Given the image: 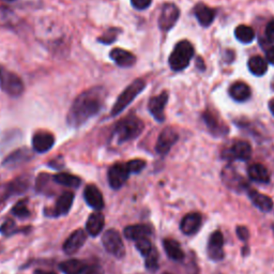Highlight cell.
Returning a JSON list of instances; mask_svg holds the SVG:
<instances>
[{
    "label": "cell",
    "instance_id": "cell-1",
    "mask_svg": "<svg viewBox=\"0 0 274 274\" xmlns=\"http://www.w3.org/2000/svg\"><path fill=\"white\" fill-rule=\"evenodd\" d=\"M106 95V89L101 86L92 87L80 93L70 108L68 123L73 127L85 124L89 119L100 113Z\"/></svg>",
    "mask_w": 274,
    "mask_h": 274
},
{
    "label": "cell",
    "instance_id": "cell-2",
    "mask_svg": "<svg viewBox=\"0 0 274 274\" xmlns=\"http://www.w3.org/2000/svg\"><path fill=\"white\" fill-rule=\"evenodd\" d=\"M144 127L145 125L143 121L136 116L131 115V116L120 120L116 124L113 132V137L118 144L129 142L141 135Z\"/></svg>",
    "mask_w": 274,
    "mask_h": 274
},
{
    "label": "cell",
    "instance_id": "cell-3",
    "mask_svg": "<svg viewBox=\"0 0 274 274\" xmlns=\"http://www.w3.org/2000/svg\"><path fill=\"white\" fill-rule=\"evenodd\" d=\"M194 56V47L189 41L183 40L177 43L174 50L169 56V66L176 72L182 71L189 67Z\"/></svg>",
    "mask_w": 274,
    "mask_h": 274
},
{
    "label": "cell",
    "instance_id": "cell-4",
    "mask_svg": "<svg viewBox=\"0 0 274 274\" xmlns=\"http://www.w3.org/2000/svg\"><path fill=\"white\" fill-rule=\"evenodd\" d=\"M145 87L146 82L141 78L134 80L132 84L127 86L122 91V93L119 95L116 103L114 104L112 110V116H117L121 112H123L125 108L132 103L134 99L144 90Z\"/></svg>",
    "mask_w": 274,
    "mask_h": 274
},
{
    "label": "cell",
    "instance_id": "cell-5",
    "mask_svg": "<svg viewBox=\"0 0 274 274\" xmlns=\"http://www.w3.org/2000/svg\"><path fill=\"white\" fill-rule=\"evenodd\" d=\"M0 87L10 97L17 98L24 92L22 79L14 73L0 67Z\"/></svg>",
    "mask_w": 274,
    "mask_h": 274
},
{
    "label": "cell",
    "instance_id": "cell-6",
    "mask_svg": "<svg viewBox=\"0 0 274 274\" xmlns=\"http://www.w3.org/2000/svg\"><path fill=\"white\" fill-rule=\"evenodd\" d=\"M102 243L106 252L116 258H122L125 255V247L120 234L115 229H108L102 237Z\"/></svg>",
    "mask_w": 274,
    "mask_h": 274
},
{
    "label": "cell",
    "instance_id": "cell-7",
    "mask_svg": "<svg viewBox=\"0 0 274 274\" xmlns=\"http://www.w3.org/2000/svg\"><path fill=\"white\" fill-rule=\"evenodd\" d=\"M180 11L174 3H165L158 17V27L163 31H169L179 20Z\"/></svg>",
    "mask_w": 274,
    "mask_h": 274
},
{
    "label": "cell",
    "instance_id": "cell-8",
    "mask_svg": "<svg viewBox=\"0 0 274 274\" xmlns=\"http://www.w3.org/2000/svg\"><path fill=\"white\" fill-rule=\"evenodd\" d=\"M179 135L178 133L173 129V127H165V129L160 133L158 135L157 142L156 145V150L158 155L165 156L167 155L171 147L177 143Z\"/></svg>",
    "mask_w": 274,
    "mask_h": 274
},
{
    "label": "cell",
    "instance_id": "cell-9",
    "mask_svg": "<svg viewBox=\"0 0 274 274\" xmlns=\"http://www.w3.org/2000/svg\"><path fill=\"white\" fill-rule=\"evenodd\" d=\"M130 171L127 169L126 164L117 163L108 170V183L112 189L119 190L126 182L130 176Z\"/></svg>",
    "mask_w": 274,
    "mask_h": 274
},
{
    "label": "cell",
    "instance_id": "cell-10",
    "mask_svg": "<svg viewBox=\"0 0 274 274\" xmlns=\"http://www.w3.org/2000/svg\"><path fill=\"white\" fill-rule=\"evenodd\" d=\"M223 157L228 160L247 161L252 157V146L244 141L237 142L231 148L223 152Z\"/></svg>",
    "mask_w": 274,
    "mask_h": 274
},
{
    "label": "cell",
    "instance_id": "cell-11",
    "mask_svg": "<svg viewBox=\"0 0 274 274\" xmlns=\"http://www.w3.org/2000/svg\"><path fill=\"white\" fill-rule=\"evenodd\" d=\"M224 237L221 232H214L209 238L207 254L209 258L214 261H220L224 258Z\"/></svg>",
    "mask_w": 274,
    "mask_h": 274
},
{
    "label": "cell",
    "instance_id": "cell-12",
    "mask_svg": "<svg viewBox=\"0 0 274 274\" xmlns=\"http://www.w3.org/2000/svg\"><path fill=\"white\" fill-rule=\"evenodd\" d=\"M168 102V93L166 91L162 92L161 94L156 95V97L151 98L148 104L149 112L151 113L152 116L155 117V119L158 122H163L165 120V115H164V110L165 106H166Z\"/></svg>",
    "mask_w": 274,
    "mask_h": 274
},
{
    "label": "cell",
    "instance_id": "cell-13",
    "mask_svg": "<svg viewBox=\"0 0 274 274\" xmlns=\"http://www.w3.org/2000/svg\"><path fill=\"white\" fill-rule=\"evenodd\" d=\"M55 137L49 132H37L33 137V148L39 154H44L53 148Z\"/></svg>",
    "mask_w": 274,
    "mask_h": 274
},
{
    "label": "cell",
    "instance_id": "cell-14",
    "mask_svg": "<svg viewBox=\"0 0 274 274\" xmlns=\"http://www.w3.org/2000/svg\"><path fill=\"white\" fill-rule=\"evenodd\" d=\"M86 240H87L86 233L82 231V229H78V231L74 232L67 239L65 244H63V251H65V253L68 255H73L85 244Z\"/></svg>",
    "mask_w": 274,
    "mask_h": 274
},
{
    "label": "cell",
    "instance_id": "cell-15",
    "mask_svg": "<svg viewBox=\"0 0 274 274\" xmlns=\"http://www.w3.org/2000/svg\"><path fill=\"white\" fill-rule=\"evenodd\" d=\"M201 221L202 219L199 213L194 212V213L187 214L180 223L181 232L187 235L196 234L201 226Z\"/></svg>",
    "mask_w": 274,
    "mask_h": 274
},
{
    "label": "cell",
    "instance_id": "cell-16",
    "mask_svg": "<svg viewBox=\"0 0 274 274\" xmlns=\"http://www.w3.org/2000/svg\"><path fill=\"white\" fill-rule=\"evenodd\" d=\"M84 197L89 207H91L95 210L103 209L104 207L103 195H102L101 191L97 187L93 186V184H90V186L86 187L84 191Z\"/></svg>",
    "mask_w": 274,
    "mask_h": 274
},
{
    "label": "cell",
    "instance_id": "cell-17",
    "mask_svg": "<svg viewBox=\"0 0 274 274\" xmlns=\"http://www.w3.org/2000/svg\"><path fill=\"white\" fill-rule=\"evenodd\" d=\"M110 56L113 61L121 68L133 67L136 62V57L132 53L127 52V50L122 48H114Z\"/></svg>",
    "mask_w": 274,
    "mask_h": 274
},
{
    "label": "cell",
    "instance_id": "cell-18",
    "mask_svg": "<svg viewBox=\"0 0 274 274\" xmlns=\"http://www.w3.org/2000/svg\"><path fill=\"white\" fill-rule=\"evenodd\" d=\"M194 14L197 21L203 27H208L214 21L215 11L203 3H198L194 9Z\"/></svg>",
    "mask_w": 274,
    "mask_h": 274
},
{
    "label": "cell",
    "instance_id": "cell-19",
    "mask_svg": "<svg viewBox=\"0 0 274 274\" xmlns=\"http://www.w3.org/2000/svg\"><path fill=\"white\" fill-rule=\"evenodd\" d=\"M248 197H250L253 205L258 208L263 212H270L273 209V200L269 196L261 194L257 191H248Z\"/></svg>",
    "mask_w": 274,
    "mask_h": 274
},
{
    "label": "cell",
    "instance_id": "cell-20",
    "mask_svg": "<svg viewBox=\"0 0 274 274\" xmlns=\"http://www.w3.org/2000/svg\"><path fill=\"white\" fill-rule=\"evenodd\" d=\"M105 225V218L104 215L100 212L92 213L89 216L87 223H86V229L87 233L92 235V237H97L103 231Z\"/></svg>",
    "mask_w": 274,
    "mask_h": 274
},
{
    "label": "cell",
    "instance_id": "cell-21",
    "mask_svg": "<svg viewBox=\"0 0 274 274\" xmlns=\"http://www.w3.org/2000/svg\"><path fill=\"white\" fill-rule=\"evenodd\" d=\"M125 238L133 241H137L144 238H148L151 235V228L148 225L138 224V225H131L124 228L123 232Z\"/></svg>",
    "mask_w": 274,
    "mask_h": 274
},
{
    "label": "cell",
    "instance_id": "cell-22",
    "mask_svg": "<svg viewBox=\"0 0 274 274\" xmlns=\"http://www.w3.org/2000/svg\"><path fill=\"white\" fill-rule=\"evenodd\" d=\"M31 157V152L26 149H18L17 151L11 154L9 157H5V160L3 161V166L7 167H16L18 165H21L25 162H27L30 160Z\"/></svg>",
    "mask_w": 274,
    "mask_h": 274
},
{
    "label": "cell",
    "instance_id": "cell-23",
    "mask_svg": "<svg viewBox=\"0 0 274 274\" xmlns=\"http://www.w3.org/2000/svg\"><path fill=\"white\" fill-rule=\"evenodd\" d=\"M247 174L250 179L259 183H268L270 181L269 171L263 164H252L247 169Z\"/></svg>",
    "mask_w": 274,
    "mask_h": 274
},
{
    "label": "cell",
    "instance_id": "cell-24",
    "mask_svg": "<svg viewBox=\"0 0 274 274\" xmlns=\"http://www.w3.org/2000/svg\"><path fill=\"white\" fill-rule=\"evenodd\" d=\"M231 97L238 102H244L251 97V89L243 81H235L229 88Z\"/></svg>",
    "mask_w": 274,
    "mask_h": 274
},
{
    "label": "cell",
    "instance_id": "cell-25",
    "mask_svg": "<svg viewBox=\"0 0 274 274\" xmlns=\"http://www.w3.org/2000/svg\"><path fill=\"white\" fill-rule=\"evenodd\" d=\"M73 201H74V194L72 192H65L59 197L58 200H57L54 214L56 216L66 215L70 211V209H71Z\"/></svg>",
    "mask_w": 274,
    "mask_h": 274
},
{
    "label": "cell",
    "instance_id": "cell-26",
    "mask_svg": "<svg viewBox=\"0 0 274 274\" xmlns=\"http://www.w3.org/2000/svg\"><path fill=\"white\" fill-rule=\"evenodd\" d=\"M163 246L165 253L167 254V256L175 261H181L184 259V253L180 244L178 243L176 240L173 239H165L163 242Z\"/></svg>",
    "mask_w": 274,
    "mask_h": 274
},
{
    "label": "cell",
    "instance_id": "cell-27",
    "mask_svg": "<svg viewBox=\"0 0 274 274\" xmlns=\"http://www.w3.org/2000/svg\"><path fill=\"white\" fill-rule=\"evenodd\" d=\"M202 119H203V121H205V123L208 126V129L211 131L213 134H215V135H218V134H220V135L226 134L227 127L223 123H221L219 119L216 118L212 113L205 112L202 114Z\"/></svg>",
    "mask_w": 274,
    "mask_h": 274
},
{
    "label": "cell",
    "instance_id": "cell-28",
    "mask_svg": "<svg viewBox=\"0 0 274 274\" xmlns=\"http://www.w3.org/2000/svg\"><path fill=\"white\" fill-rule=\"evenodd\" d=\"M18 24V17L7 7H0V27L13 28Z\"/></svg>",
    "mask_w": 274,
    "mask_h": 274
},
{
    "label": "cell",
    "instance_id": "cell-29",
    "mask_svg": "<svg viewBox=\"0 0 274 274\" xmlns=\"http://www.w3.org/2000/svg\"><path fill=\"white\" fill-rule=\"evenodd\" d=\"M248 70L256 76H263L268 70V65L264 58L259 56H253L247 62Z\"/></svg>",
    "mask_w": 274,
    "mask_h": 274
},
{
    "label": "cell",
    "instance_id": "cell-30",
    "mask_svg": "<svg viewBox=\"0 0 274 274\" xmlns=\"http://www.w3.org/2000/svg\"><path fill=\"white\" fill-rule=\"evenodd\" d=\"M54 181L56 183L60 184V186H65L68 188H74V189L78 188L81 182V180L78 177L73 176L71 174H67V173L57 174L56 176H54Z\"/></svg>",
    "mask_w": 274,
    "mask_h": 274
},
{
    "label": "cell",
    "instance_id": "cell-31",
    "mask_svg": "<svg viewBox=\"0 0 274 274\" xmlns=\"http://www.w3.org/2000/svg\"><path fill=\"white\" fill-rule=\"evenodd\" d=\"M85 264L78 259H70L63 261L59 265L60 270L66 274H79V272L85 268Z\"/></svg>",
    "mask_w": 274,
    "mask_h": 274
},
{
    "label": "cell",
    "instance_id": "cell-32",
    "mask_svg": "<svg viewBox=\"0 0 274 274\" xmlns=\"http://www.w3.org/2000/svg\"><path fill=\"white\" fill-rule=\"evenodd\" d=\"M235 36L237 38V40L240 41L241 43H251L255 39V33L254 30L246 26V25H240L235 30Z\"/></svg>",
    "mask_w": 274,
    "mask_h": 274
},
{
    "label": "cell",
    "instance_id": "cell-33",
    "mask_svg": "<svg viewBox=\"0 0 274 274\" xmlns=\"http://www.w3.org/2000/svg\"><path fill=\"white\" fill-rule=\"evenodd\" d=\"M224 181L227 183V186L231 187L232 189L235 188H244L245 183L242 180V178L239 177L237 174L235 173V170L231 169L229 171H224Z\"/></svg>",
    "mask_w": 274,
    "mask_h": 274
},
{
    "label": "cell",
    "instance_id": "cell-34",
    "mask_svg": "<svg viewBox=\"0 0 274 274\" xmlns=\"http://www.w3.org/2000/svg\"><path fill=\"white\" fill-rule=\"evenodd\" d=\"M13 194H22L26 191L29 187V178L27 177H20L16 178L15 180L10 182Z\"/></svg>",
    "mask_w": 274,
    "mask_h": 274
},
{
    "label": "cell",
    "instance_id": "cell-35",
    "mask_svg": "<svg viewBox=\"0 0 274 274\" xmlns=\"http://www.w3.org/2000/svg\"><path fill=\"white\" fill-rule=\"evenodd\" d=\"M145 264L146 268L149 271H157L158 268V254L157 251L156 250V247H154L151 250V252L145 257Z\"/></svg>",
    "mask_w": 274,
    "mask_h": 274
},
{
    "label": "cell",
    "instance_id": "cell-36",
    "mask_svg": "<svg viewBox=\"0 0 274 274\" xmlns=\"http://www.w3.org/2000/svg\"><path fill=\"white\" fill-rule=\"evenodd\" d=\"M12 212L15 216L20 219H27L30 216V211L27 207V200H22L18 201L16 205L14 206Z\"/></svg>",
    "mask_w": 274,
    "mask_h": 274
},
{
    "label": "cell",
    "instance_id": "cell-37",
    "mask_svg": "<svg viewBox=\"0 0 274 274\" xmlns=\"http://www.w3.org/2000/svg\"><path fill=\"white\" fill-rule=\"evenodd\" d=\"M135 246L137 248V251L141 253L144 257L147 256V255L151 252L152 248L155 247L148 238H144L135 241Z\"/></svg>",
    "mask_w": 274,
    "mask_h": 274
},
{
    "label": "cell",
    "instance_id": "cell-38",
    "mask_svg": "<svg viewBox=\"0 0 274 274\" xmlns=\"http://www.w3.org/2000/svg\"><path fill=\"white\" fill-rule=\"evenodd\" d=\"M120 34V30L116 28L108 29L106 33L99 38V41L103 44H112L115 40H117V37Z\"/></svg>",
    "mask_w": 274,
    "mask_h": 274
},
{
    "label": "cell",
    "instance_id": "cell-39",
    "mask_svg": "<svg viewBox=\"0 0 274 274\" xmlns=\"http://www.w3.org/2000/svg\"><path fill=\"white\" fill-rule=\"evenodd\" d=\"M126 166H127V169H129L131 174L132 173L133 174H138V173H141V171L145 168L146 162L144 160H139V158H137V160H132L130 162H127Z\"/></svg>",
    "mask_w": 274,
    "mask_h": 274
},
{
    "label": "cell",
    "instance_id": "cell-40",
    "mask_svg": "<svg viewBox=\"0 0 274 274\" xmlns=\"http://www.w3.org/2000/svg\"><path fill=\"white\" fill-rule=\"evenodd\" d=\"M12 194H13V191H12L10 183L1 184V186H0V202L8 199L10 195H12Z\"/></svg>",
    "mask_w": 274,
    "mask_h": 274
},
{
    "label": "cell",
    "instance_id": "cell-41",
    "mask_svg": "<svg viewBox=\"0 0 274 274\" xmlns=\"http://www.w3.org/2000/svg\"><path fill=\"white\" fill-rule=\"evenodd\" d=\"M14 228H15V224L14 222L12 220H7L5 221L2 226L0 227V233L3 234V235H10L14 233Z\"/></svg>",
    "mask_w": 274,
    "mask_h": 274
},
{
    "label": "cell",
    "instance_id": "cell-42",
    "mask_svg": "<svg viewBox=\"0 0 274 274\" xmlns=\"http://www.w3.org/2000/svg\"><path fill=\"white\" fill-rule=\"evenodd\" d=\"M79 274H104V271L100 266H85Z\"/></svg>",
    "mask_w": 274,
    "mask_h": 274
},
{
    "label": "cell",
    "instance_id": "cell-43",
    "mask_svg": "<svg viewBox=\"0 0 274 274\" xmlns=\"http://www.w3.org/2000/svg\"><path fill=\"white\" fill-rule=\"evenodd\" d=\"M152 0H131L132 5L137 10H145L150 7Z\"/></svg>",
    "mask_w": 274,
    "mask_h": 274
},
{
    "label": "cell",
    "instance_id": "cell-44",
    "mask_svg": "<svg viewBox=\"0 0 274 274\" xmlns=\"http://www.w3.org/2000/svg\"><path fill=\"white\" fill-rule=\"evenodd\" d=\"M237 235L240 240L246 241L248 238H250V232H248V229L245 226H238Z\"/></svg>",
    "mask_w": 274,
    "mask_h": 274
},
{
    "label": "cell",
    "instance_id": "cell-45",
    "mask_svg": "<svg viewBox=\"0 0 274 274\" xmlns=\"http://www.w3.org/2000/svg\"><path fill=\"white\" fill-rule=\"evenodd\" d=\"M266 36L268 38V40L274 42V21L268 23L266 27Z\"/></svg>",
    "mask_w": 274,
    "mask_h": 274
},
{
    "label": "cell",
    "instance_id": "cell-46",
    "mask_svg": "<svg viewBox=\"0 0 274 274\" xmlns=\"http://www.w3.org/2000/svg\"><path fill=\"white\" fill-rule=\"evenodd\" d=\"M266 57H267V60L274 66V46H271L269 49L267 50Z\"/></svg>",
    "mask_w": 274,
    "mask_h": 274
},
{
    "label": "cell",
    "instance_id": "cell-47",
    "mask_svg": "<svg viewBox=\"0 0 274 274\" xmlns=\"http://www.w3.org/2000/svg\"><path fill=\"white\" fill-rule=\"evenodd\" d=\"M35 274H56V273L50 271H44V270H36Z\"/></svg>",
    "mask_w": 274,
    "mask_h": 274
},
{
    "label": "cell",
    "instance_id": "cell-48",
    "mask_svg": "<svg viewBox=\"0 0 274 274\" xmlns=\"http://www.w3.org/2000/svg\"><path fill=\"white\" fill-rule=\"evenodd\" d=\"M269 110H270V112L272 113V115L274 116V99H272L269 102Z\"/></svg>",
    "mask_w": 274,
    "mask_h": 274
},
{
    "label": "cell",
    "instance_id": "cell-49",
    "mask_svg": "<svg viewBox=\"0 0 274 274\" xmlns=\"http://www.w3.org/2000/svg\"><path fill=\"white\" fill-rule=\"evenodd\" d=\"M162 274H171V273H168V272H164V273H162Z\"/></svg>",
    "mask_w": 274,
    "mask_h": 274
},
{
    "label": "cell",
    "instance_id": "cell-50",
    "mask_svg": "<svg viewBox=\"0 0 274 274\" xmlns=\"http://www.w3.org/2000/svg\"><path fill=\"white\" fill-rule=\"evenodd\" d=\"M4 1H13V0H4Z\"/></svg>",
    "mask_w": 274,
    "mask_h": 274
}]
</instances>
